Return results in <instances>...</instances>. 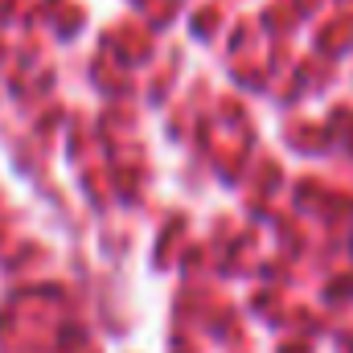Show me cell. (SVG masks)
Returning <instances> with one entry per match:
<instances>
[]
</instances>
